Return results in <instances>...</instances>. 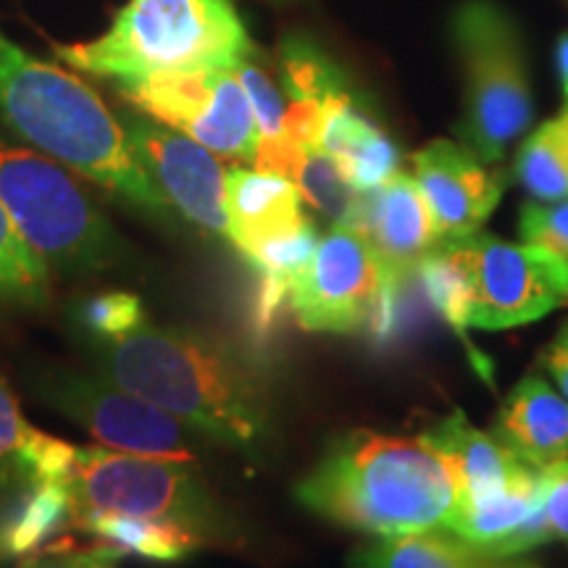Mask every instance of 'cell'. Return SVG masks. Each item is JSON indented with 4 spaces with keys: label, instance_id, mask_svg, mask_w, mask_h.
<instances>
[{
    "label": "cell",
    "instance_id": "cell-1",
    "mask_svg": "<svg viewBox=\"0 0 568 568\" xmlns=\"http://www.w3.org/2000/svg\"><path fill=\"white\" fill-rule=\"evenodd\" d=\"M95 368L216 443L253 450L272 426L266 389L226 347L176 326L145 322L130 337L95 345Z\"/></svg>",
    "mask_w": 568,
    "mask_h": 568
},
{
    "label": "cell",
    "instance_id": "cell-2",
    "mask_svg": "<svg viewBox=\"0 0 568 568\" xmlns=\"http://www.w3.org/2000/svg\"><path fill=\"white\" fill-rule=\"evenodd\" d=\"M0 119L13 134L122 201L169 216L174 209L132 151L122 119L90 84L21 51L0 30Z\"/></svg>",
    "mask_w": 568,
    "mask_h": 568
},
{
    "label": "cell",
    "instance_id": "cell-3",
    "mask_svg": "<svg viewBox=\"0 0 568 568\" xmlns=\"http://www.w3.org/2000/svg\"><path fill=\"white\" fill-rule=\"evenodd\" d=\"M311 514L368 537L445 527L456 487L422 437L353 429L339 435L295 487Z\"/></svg>",
    "mask_w": 568,
    "mask_h": 568
},
{
    "label": "cell",
    "instance_id": "cell-4",
    "mask_svg": "<svg viewBox=\"0 0 568 568\" xmlns=\"http://www.w3.org/2000/svg\"><path fill=\"white\" fill-rule=\"evenodd\" d=\"M53 51L88 74L132 82L155 71H232L253 42L232 0H126L101 38Z\"/></svg>",
    "mask_w": 568,
    "mask_h": 568
},
{
    "label": "cell",
    "instance_id": "cell-5",
    "mask_svg": "<svg viewBox=\"0 0 568 568\" xmlns=\"http://www.w3.org/2000/svg\"><path fill=\"white\" fill-rule=\"evenodd\" d=\"M0 203L34 255L61 276L122 264L126 245L63 163L0 138Z\"/></svg>",
    "mask_w": 568,
    "mask_h": 568
},
{
    "label": "cell",
    "instance_id": "cell-6",
    "mask_svg": "<svg viewBox=\"0 0 568 568\" xmlns=\"http://www.w3.org/2000/svg\"><path fill=\"white\" fill-rule=\"evenodd\" d=\"M74 527L88 514H132L174 521L203 542L230 539V521L205 485L195 460H169L77 447L69 477Z\"/></svg>",
    "mask_w": 568,
    "mask_h": 568
},
{
    "label": "cell",
    "instance_id": "cell-7",
    "mask_svg": "<svg viewBox=\"0 0 568 568\" xmlns=\"http://www.w3.org/2000/svg\"><path fill=\"white\" fill-rule=\"evenodd\" d=\"M466 69L460 140L479 161L495 163L531 124V88L524 45L508 13L489 0H468L453 19Z\"/></svg>",
    "mask_w": 568,
    "mask_h": 568
},
{
    "label": "cell",
    "instance_id": "cell-8",
    "mask_svg": "<svg viewBox=\"0 0 568 568\" xmlns=\"http://www.w3.org/2000/svg\"><path fill=\"white\" fill-rule=\"evenodd\" d=\"M439 245L460 274L468 329H514L568 303V266L542 247L481 232Z\"/></svg>",
    "mask_w": 568,
    "mask_h": 568
},
{
    "label": "cell",
    "instance_id": "cell-9",
    "mask_svg": "<svg viewBox=\"0 0 568 568\" xmlns=\"http://www.w3.org/2000/svg\"><path fill=\"white\" fill-rule=\"evenodd\" d=\"M397 284L364 234L335 226L295 276L290 305L305 332L385 335L395 322Z\"/></svg>",
    "mask_w": 568,
    "mask_h": 568
},
{
    "label": "cell",
    "instance_id": "cell-10",
    "mask_svg": "<svg viewBox=\"0 0 568 568\" xmlns=\"http://www.w3.org/2000/svg\"><path fill=\"white\" fill-rule=\"evenodd\" d=\"M34 389L48 406L84 426L109 450L195 460L193 443L184 435L182 422L155 408L153 403L116 387L105 376L98 379L61 368V372L42 374Z\"/></svg>",
    "mask_w": 568,
    "mask_h": 568
},
{
    "label": "cell",
    "instance_id": "cell-11",
    "mask_svg": "<svg viewBox=\"0 0 568 568\" xmlns=\"http://www.w3.org/2000/svg\"><path fill=\"white\" fill-rule=\"evenodd\" d=\"M132 151L180 216L230 243L224 209L226 169L190 134L140 116H122Z\"/></svg>",
    "mask_w": 568,
    "mask_h": 568
},
{
    "label": "cell",
    "instance_id": "cell-12",
    "mask_svg": "<svg viewBox=\"0 0 568 568\" xmlns=\"http://www.w3.org/2000/svg\"><path fill=\"white\" fill-rule=\"evenodd\" d=\"M414 172L443 243L479 232L500 203V176L487 172L485 161L450 140L422 148L414 155Z\"/></svg>",
    "mask_w": 568,
    "mask_h": 568
},
{
    "label": "cell",
    "instance_id": "cell-13",
    "mask_svg": "<svg viewBox=\"0 0 568 568\" xmlns=\"http://www.w3.org/2000/svg\"><path fill=\"white\" fill-rule=\"evenodd\" d=\"M347 230L364 234L397 280L416 272L424 255L443 243L422 187L403 172L358 195Z\"/></svg>",
    "mask_w": 568,
    "mask_h": 568
},
{
    "label": "cell",
    "instance_id": "cell-14",
    "mask_svg": "<svg viewBox=\"0 0 568 568\" xmlns=\"http://www.w3.org/2000/svg\"><path fill=\"white\" fill-rule=\"evenodd\" d=\"M445 529L495 556H527L550 542L552 531L542 510V471L527 468L493 495L453 508Z\"/></svg>",
    "mask_w": 568,
    "mask_h": 568
},
{
    "label": "cell",
    "instance_id": "cell-15",
    "mask_svg": "<svg viewBox=\"0 0 568 568\" xmlns=\"http://www.w3.org/2000/svg\"><path fill=\"white\" fill-rule=\"evenodd\" d=\"M418 437L437 453L450 474L456 506L493 495L531 468L495 432L489 435L477 429L460 410H453Z\"/></svg>",
    "mask_w": 568,
    "mask_h": 568
},
{
    "label": "cell",
    "instance_id": "cell-16",
    "mask_svg": "<svg viewBox=\"0 0 568 568\" xmlns=\"http://www.w3.org/2000/svg\"><path fill=\"white\" fill-rule=\"evenodd\" d=\"M495 435L524 464L545 471L568 458V400L548 382L527 376L503 403Z\"/></svg>",
    "mask_w": 568,
    "mask_h": 568
},
{
    "label": "cell",
    "instance_id": "cell-17",
    "mask_svg": "<svg viewBox=\"0 0 568 568\" xmlns=\"http://www.w3.org/2000/svg\"><path fill=\"white\" fill-rule=\"evenodd\" d=\"M224 209L230 219V243L240 255L305 222L297 184L255 169L226 172Z\"/></svg>",
    "mask_w": 568,
    "mask_h": 568
},
{
    "label": "cell",
    "instance_id": "cell-18",
    "mask_svg": "<svg viewBox=\"0 0 568 568\" xmlns=\"http://www.w3.org/2000/svg\"><path fill=\"white\" fill-rule=\"evenodd\" d=\"M347 568H539L524 556H495L456 531L435 527L397 537H376L347 558Z\"/></svg>",
    "mask_w": 568,
    "mask_h": 568
},
{
    "label": "cell",
    "instance_id": "cell-19",
    "mask_svg": "<svg viewBox=\"0 0 568 568\" xmlns=\"http://www.w3.org/2000/svg\"><path fill=\"white\" fill-rule=\"evenodd\" d=\"M67 527H74L67 481H21L0 503V560L27 558Z\"/></svg>",
    "mask_w": 568,
    "mask_h": 568
},
{
    "label": "cell",
    "instance_id": "cell-20",
    "mask_svg": "<svg viewBox=\"0 0 568 568\" xmlns=\"http://www.w3.org/2000/svg\"><path fill=\"white\" fill-rule=\"evenodd\" d=\"M318 148L339 163L358 193L382 187L400 174L397 148L358 105H345L326 119Z\"/></svg>",
    "mask_w": 568,
    "mask_h": 568
},
{
    "label": "cell",
    "instance_id": "cell-21",
    "mask_svg": "<svg viewBox=\"0 0 568 568\" xmlns=\"http://www.w3.org/2000/svg\"><path fill=\"white\" fill-rule=\"evenodd\" d=\"M222 69L155 71L132 82H119V90L130 103L153 116V122L187 132L201 113L209 109L216 77Z\"/></svg>",
    "mask_w": 568,
    "mask_h": 568
},
{
    "label": "cell",
    "instance_id": "cell-22",
    "mask_svg": "<svg viewBox=\"0 0 568 568\" xmlns=\"http://www.w3.org/2000/svg\"><path fill=\"white\" fill-rule=\"evenodd\" d=\"M316 226L305 219L295 230L276 234L266 243L255 245L243 258L258 274V295H255V326L268 329L280 314L284 303H290V290H293L295 276L303 272L305 264L314 255L318 245Z\"/></svg>",
    "mask_w": 568,
    "mask_h": 568
},
{
    "label": "cell",
    "instance_id": "cell-23",
    "mask_svg": "<svg viewBox=\"0 0 568 568\" xmlns=\"http://www.w3.org/2000/svg\"><path fill=\"white\" fill-rule=\"evenodd\" d=\"M88 535L116 548L122 556H140L159 564H176L203 548V537L161 518L132 514H88L77 521Z\"/></svg>",
    "mask_w": 568,
    "mask_h": 568
},
{
    "label": "cell",
    "instance_id": "cell-24",
    "mask_svg": "<svg viewBox=\"0 0 568 568\" xmlns=\"http://www.w3.org/2000/svg\"><path fill=\"white\" fill-rule=\"evenodd\" d=\"M195 142L209 148L213 155L234 161H253L258 148V124H255L251 101L234 71L222 69L209 109L193 122L187 132Z\"/></svg>",
    "mask_w": 568,
    "mask_h": 568
},
{
    "label": "cell",
    "instance_id": "cell-25",
    "mask_svg": "<svg viewBox=\"0 0 568 568\" xmlns=\"http://www.w3.org/2000/svg\"><path fill=\"white\" fill-rule=\"evenodd\" d=\"M51 303V268L21 240L0 203V316L40 311Z\"/></svg>",
    "mask_w": 568,
    "mask_h": 568
},
{
    "label": "cell",
    "instance_id": "cell-26",
    "mask_svg": "<svg viewBox=\"0 0 568 568\" xmlns=\"http://www.w3.org/2000/svg\"><path fill=\"white\" fill-rule=\"evenodd\" d=\"M514 172L537 201L556 203L568 197V109L524 140Z\"/></svg>",
    "mask_w": 568,
    "mask_h": 568
},
{
    "label": "cell",
    "instance_id": "cell-27",
    "mask_svg": "<svg viewBox=\"0 0 568 568\" xmlns=\"http://www.w3.org/2000/svg\"><path fill=\"white\" fill-rule=\"evenodd\" d=\"M282 84L290 101L329 103L335 98L351 95L343 71L326 55L314 40L287 38L280 48Z\"/></svg>",
    "mask_w": 568,
    "mask_h": 568
},
{
    "label": "cell",
    "instance_id": "cell-28",
    "mask_svg": "<svg viewBox=\"0 0 568 568\" xmlns=\"http://www.w3.org/2000/svg\"><path fill=\"white\" fill-rule=\"evenodd\" d=\"M297 190L322 216L335 222V226H351L355 205H358V190L347 182L339 163L324 151L305 153L303 169L297 174Z\"/></svg>",
    "mask_w": 568,
    "mask_h": 568
},
{
    "label": "cell",
    "instance_id": "cell-29",
    "mask_svg": "<svg viewBox=\"0 0 568 568\" xmlns=\"http://www.w3.org/2000/svg\"><path fill=\"white\" fill-rule=\"evenodd\" d=\"M74 322L82 326L84 337L92 345H111L138 332L145 318V305L134 293L124 290H105L88 297H80L74 305Z\"/></svg>",
    "mask_w": 568,
    "mask_h": 568
},
{
    "label": "cell",
    "instance_id": "cell-30",
    "mask_svg": "<svg viewBox=\"0 0 568 568\" xmlns=\"http://www.w3.org/2000/svg\"><path fill=\"white\" fill-rule=\"evenodd\" d=\"M518 232L524 243L542 247L568 266V197L556 203L524 205Z\"/></svg>",
    "mask_w": 568,
    "mask_h": 568
},
{
    "label": "cell",
    "instance_id": "cell-31",
    "mask_svg": "<svg viewBox=\"0 0 568 568\" xmlns=\"http://www.w3.org/2000/svg\"><path fill=\"white\" fill-rule=\"evenodd\" d=\"M237 82L243 84L247 101H251L255 124H258L261 138H274V134H282V119H284V105L282 92L276 90L272 77L266 74L258 63L245 59L243 63L232 69Z\"/></svg>",
    "mask_w": 568,
    "mask_h": 568
},
{
    "label": "cell",
    "instance_id": "cell-32",
    "mask_svg": "<svg viewBox=\"0 0 568 568\" xmlns=\"http://www.w3.org/2000/svg\"><path fill=\"white\" fill-rule=\"evenodd\" d=\"M32 435V424L21 414L17 397L0 376V481L21 485V453Z\"/></svg>",
    "mask_w": 568,
    "mask_h": 568
},
{
    "label": "cell",
    "instance_id": "cell-33",
    "mask_svg": "<svg viewBox=\"0 0 568 568\" xmlns=\"http://www.w3.org/2000/svg\"><path fill=\"white\" fill-rule=\"evenodd\" d=\"M122 552L111 545H92V548H77L71 539L40 548L21 560L19 568H116Z\"/></svg>",
    "mask_w": 568,
    "mask_h": 568
},
{
    "label": "cell",
    "instance_id": "cell-34",
    "mask_svg": "<svg viewBox=\"0 0 568 568\" xmlns=\"http://www.w3.org/2000/svg\"><path fill=\"white\" fill-rule=\"evenodd\" d=\"M305 148L297 145L287 134H274V138H258V148L253 155V169L264 174H276L284 180L295 182L305 161Z\"/></svg>",
    "mask_w": 568,
    "mask_h": 568
},
{
    "label": "cell",
    "instance_id": "cell-35",
    "mask_svg": "<svg viewBox=\"0 0 568 568\" xmlns=\"http://www.w3.org/2000/svg\"><path fill=\"white\" fill-rule=\"evenodd\" d=\"M542 510L552 537L568 545V458L542 471Z\"/></svg>",
    "mask_w": 568,
    "mask_h": 568
},
{
    "label": "cell",
    "instance_id": "cell-36",
    "mask_svg": "<svg viewBox=\"0 0 568 568\" xmlns=\"http://www.w3.org/2000/svg\"><path fill=\"white\" fill-rule=\"evenodd\" d=\"M324 103L318 101H290L287 109H284L282 134H287L305 151H316L324 130Z\"/></svg>",
    "mask_w": 568,
    "mask_h": 568
},
{
    "label": "cell",
    "instance_id": "cell-37",
    "mask_svg": "<svg viewBox=\"0 0 568 568\" xmlns=\"http://www.w3.org/2000/svg\"><path fill=\"white\" fill-rule=\"evenodd\" d=\"M548 372L556 379V385L560 389V395L568 400V322L560 326L558 335L552 337V343L548 347Z\"/></svg>",
    "mask_w": 568,
    "mask_h": 568
},
{
    "label": "cell",
    "instance_id": "cell-38",
    "mask_svg": "<svg viewBox=\"0 0 568 568\" xmlns=\"http://www.w3.org/2000/svg\"><path fill=\"white\" fill-rule=\"evenodd\" d=\"M556 59H558L560 84H564V101H566V109H568V34H560Z\"/></svg>",
    "mask_w": 568,
    "mask_h": 568
}]
</instances>
